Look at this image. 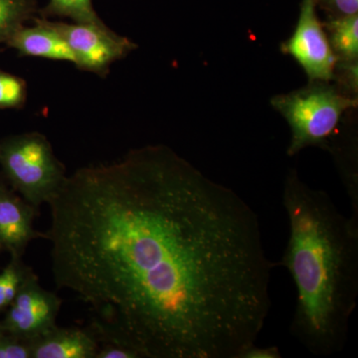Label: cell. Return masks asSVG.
Listing matches in <instances>:
<instances>
[{"instance_id":"cell-1","label":"cell","mask_w":358,"mask_h":358,"mask_svg":"<svg viewBox=\"0 0 358 358\" xmlns=\"http://www.w3.org/2000/svg\"><path fill=\"white\" fill-rule=\"evenodd\" d=\"M56 287L100 343L141 358H240L270 313L255 211L164 145L81 167L48 203Z\"/></svg>"},{"instance_id":"cell-2","label":"cell","mask_w":358,"mask_h":358,"mask_svg":"<svg viewBox=\"0 0 358 358\" xmlns=\"http://www.w3.org/2000/svg\"><path fill=\"white\" fill-rule=\"evenodd\" d=\"M289 236L282 254L296 288L289 333L308 352H343L358 299V223L324 190L289 171L282 190Z\"/></svg>"},{"instance_id":"cell-3","label":"cell","mask_w":358,"mask_h":358,"mask_svg":"<svg viewBox=\"0 0 358 358\" xmlns=\"http://www.w3.org/2000/svg\"><path fill=\"white\" fill-rule=\"evenodd\" d=\"M271 103L288 122V155L293 157L310 147L329 150L343 115L357 107V100L343 95L327 82L315 81L306 88L273 96Z\"/></svg>"},{"instance_id":"cell-4","label":"cell","mask_w":358,"mask_h":358,"mask_svg":"<svg viewBox=\"0 0 358 358\" xmlns=\"http://www.w3.org/2000/svg\"><path fill=\"white\" fill-rule=\"evenodd\" d=\"M0 166L14 192L37 209L56 196L67 178L51 143L36 131L0 141Z\"/></svg>"},{"instance_id":"cell-5","label":"cell","mask_w":358,"mask_h":358,"mask_svg":"<svg viewBox=\"0 0 358 358\" xmlns=\"http://www.w3.org/2000/svg\"><path fill=\"white\" fill-rule=\"evenodd\" d=\"M44 20L65 40L74 56L75 66L99 76H106L113 63L127 57L138 47L131 40L112 31L106 24Z\"/></svg>"},{"instance_id":"cell-6","label":"cell","mask_w":358,"mask_h":358,"mask_svg":"<svg viewBox=\"0 0 358 358\" xmlns=\"http://www.w3.org/2000/svg\"><path fill=\"white\" fill-rule=\"evenodd\" d=\"M317 0H303L296 29L282 51L305 70L310 82H327L336 76L338 56L333 50L315 10Z\"/></svg>"},{"instance_id":"cell-7","label":"cell","mask_w":358,"mask_h":358,"mask_svg":"<svg viewBox=\"0 0 358 358\" xmlns=\"http://www.w3.org/2000/svg\"><path fill=\"white\" fill-rule=\"evenodd\" d=\"M61 305V299L44 289L34 273L26 280L7 308L2 329L4 333L24 341L37 338L57 326Z\"/></svg>"},{"instance_id":"cell-8","label":"cell","mask_w":358,"mask_h":358,"mask_svg":"<svg viewBox=\"0 0 358 358\" xmlns=\"http://www.w3.org/2000/svg\"><path fill=\"white\" fill-rule=\"evenodd\" d=\"M39 209L0 182V251L22 257L33 240L45 238L34 227Z\"/></svg>"},{"instance_id":"cell-9","label":"cell","mask_w":358,"mask_h":358,"mask_svg":"<svg viewBox=\"0 0 358 358\" xmlns=\"http://www.w3.org/2000/svg\"><path fill=\"white\" fill-rule=\"evenodd\" d=\"M31 358H96L100 341L91 327H60L27 341Z\"/></svg>"},{"instance_id":"cell-10","label":"cell","mask_w":358,"mask_h":358,"mask_svg":"<svg viewBox=\"0 0 358 358\" xmlns=\"http://www.w3.org/2000/svg\"><path fill=\"white\" fill-rule=\"evenodd\" d=\"M34 22L32 27L23 25L16 30L6 44L22 56L66 61L74 64V56L65 40L47 24L44 18H34Z\"/></svg>"},{"instance_id":"cell-11","label":"cell","mask_w":358,"mask_h":358,"mask_svg":"<svg viewBox=\"0 0 358 358\" xmlns=\"http://www.w3.org/2000/svg\"><path fill=\"white\" fill-rule=\"evenodd\" d=\"M329 43L336 56L346 62H357L358 57V15L341 16L327 24Z\"/></svg>"},{"instance_id":"cell-12","label":"cell","mask_w":358,"mask_h":358,"mask_svg":"<svg viewBox=\"0 0 358 358\" xmlns=\"http://www.w3.org/2000/svg\"><path fill=\"white\" fill-rule=\"evenodd\" d=\"M37 11L35 0H0V44L6 43L16 30Z\"/></svg>"},{"instance_id":"cell-13","label":"cell","mask_w":358,"mask_h":358,"mask_svg":"<svg viewBox=\"0 0 358 358\" xmlns=\"http://www.w3.org/2000/svg\"><path fill=\"white\" fill-rule=\"evenodd\" d=\"M41 15L44 18L60 16L77 23L105 25L94 8L93 0H49Z\"/></svg>"},{"instance_id":"cell-14","label":"cell","mask_w":358,"mask_h":358,"mask_svg":"<svg viewBox=\"0 0 358 358\" xmlns=\"http://www.w3.org/2000/svg\"><path fill=\"white\" fill-rule=\"evenodd\" d=\"M34 274L21 257H11L10 262L0 273V313L7 310L26 280Z\"/></svg>"},{"instance_id":"cell-15","label":"cell","mask_w":358,"mask_h":358,"mask_svg":"<svg viewBox=\"0 0 358 358\" xmlns=\"http://www.w3.org/2000/svg\"><path fill=\"white\" fill-rule=\"evenodd\" d=\"M27 100V84L22 78L0 71V110L20 109Z\"/></svg>"},{"instance_id":"cell-16","label":"cell","mask_w":358,"mask_h":358,"mask_svg":"<svg viewBox=\"0 0 358 358\" xmlns=\"http://www.w3.org/2000/svg\"><path fill=\"white\" fill-rule=\"evenodd\" d=\"M0 358H31L27 341L4 334L0 338Z\"/></svg>"},{"instance_id":"cell-17","label":"cell","mask_w":358,"mask_h":358,"mask_svg":"<svg viewBox=\"0 0 358 358\" xmlns=\"http://www.w3.org/2000/svg\"><path fill=\"white\" fill-rule=\"evenodd\" d=\"M96 358H141L138 352L115 343H100Z\"/></svg>"},{"instance_id":"cell-18","label":"cell","mask_w":358,"mask_h":358,"mask_svg":"<svg viewBox=\"0 0 358 358\" xmlns=\"http://www.w3.org/2000/svg\"><path fill=\"white\" fill-rule=\"evenodd\" d=\"M240 358H282L278 346H259L253 345L242 353Z\"/></svg>"},{"instance_id":"cell-19","label":"cell","mask_w":358,"mask_h":358,"mask_svg":"<svg viewBox=\"0 0 358 358\" xmlns=\"http://www.w3.org/2000/svg\"><path fill=\"white\" fill-rule=\"evenodd\" d=\"M341 16L355 15L358 13V0H329Z\"/></svg>"},{"instance_id":"cell-20","label":"cell","mask_w":358,"mask_h":358,"mask_svg":"<svg viewBox=\"0 0 358 358\" xmlns=\"http://www.w3.org/2000/svg\"><path fill=\"white\" fill-rule=\"evenodd\" d=\"M4 334H6V333H4L3 329H2L1 322H0V338H1Z\"/></svg>"}]
</instances>
